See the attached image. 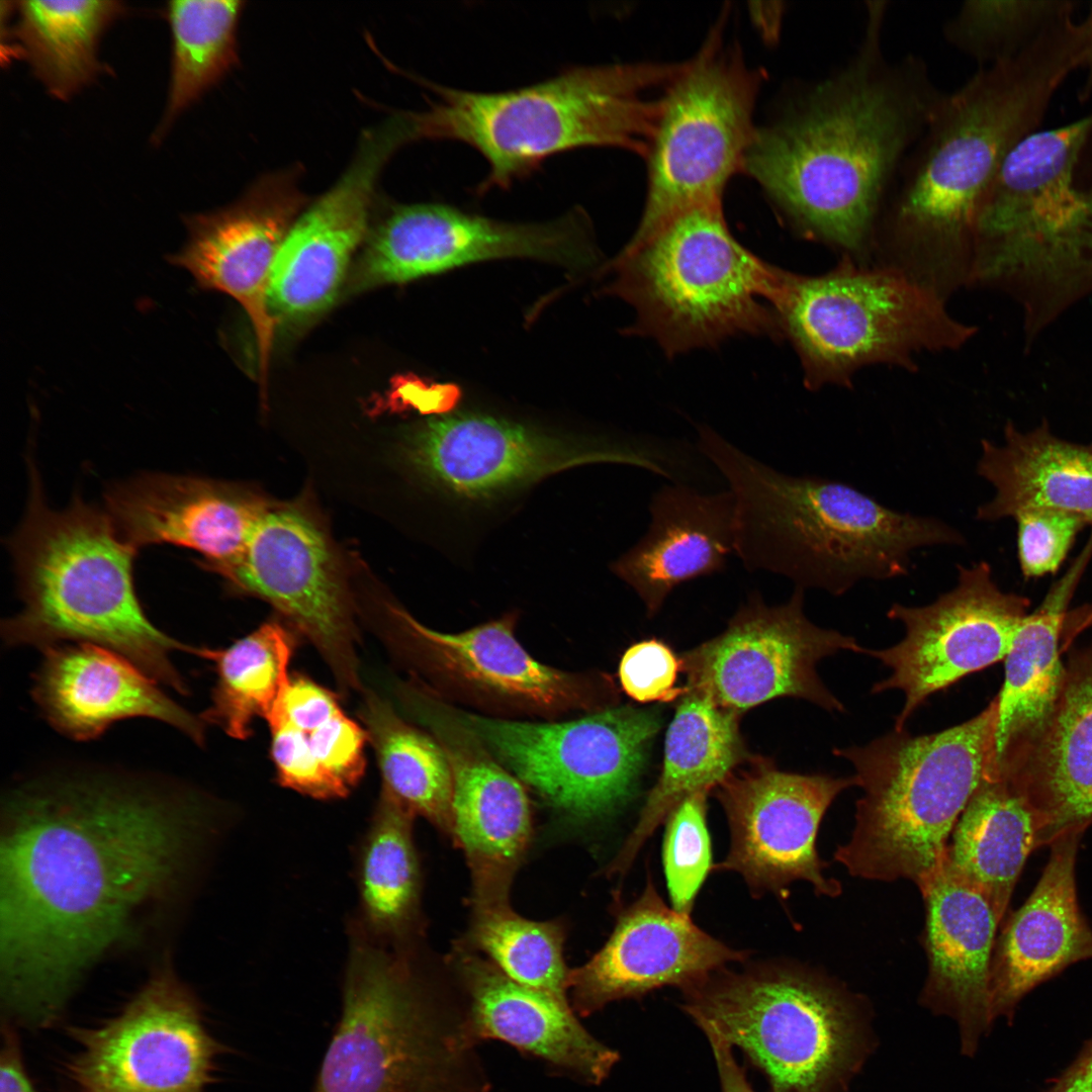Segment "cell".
<instances>
[{"mask_svg":"<svg viewBox=\"0 0 1092 1092\" xmlns=\"http://www.w3.org/2000/svg\"><path fill=\"white\" fill-rule=\"evenodd\" d=\"M194 789L133 776H44L8 791L0 825V995L55 1022L87 972L187 898L217 830Z\"/></svg>","mask_w":1092,"mask_h":1092,"instance_id":"6da1fadb","label":"cell"},{"mask_svg":"<svg viewBox=\"0 0 1092 1092\" xmlns=\"http://www.w3.org/2000/svg\"><path fill=\"white\" fill-rule=\"evenodd\" d=\"M889 4L864 2L851 55L756 129L742 168L798 235L861 263L898 169L945 94L922 57L886 55Z\"/></svg>","mask_w":1092,"mask_h":1092,"instance_id":"7a4b0ae2","label":"cell"},{"mask_svg":"<svg viewBox=\"0 0 1092 1092\" xmlns=\"http://www.w3.org/2000/svg\"><path fill=\"white\" fill-rule=\"evenodd\" d=\"M1084 63L1071 26L1044 27L1015 55L945 92L901 163L877 246L943 298L969 283L981 200L1008 153L1037 131L1054 94Z\"/></svg>","mask_w":1092,"mask_h":1092,"instance_id":"3957f363","label":"cell"},{"mask_svg":"<svg viewBox=\"0 0 1092 1092\" xmlns=\"http://www.w3.org/2000/svg\"><path fill=\"white\" fill-rule=\"evenodd\" d=\"M698 449L733 493L734 553L748 571L841 596L863 579L907 575L918 548L965 543L937 518L895 511L844 482L782 473L705 425Z\"/></svg>","mask_w":1092,"mask_h":1092,"instance_id":"277c9868","label":"cell"},{"mask_svg":"<svg viewBox=\"0 0 1092 1092\" xmlns=\"http://www.w3.org/2000/svg\"><path fill=\"white\" fill-rule=\"evenodd\" d=\"M680 64L571 66L524 87L481 92L422 80L436 96L404 112L411 142L451 140L488 165L475 187L509 189L556 155L582 148H619L646 156L665 90Z\"/></svg>","mask_w":1092,"mask_h":1092,"instance_id":"5b68a950","label":"cell"},{"mask_svg":"<svg viewBox=\"0 0 1092 1092\" xmlns=\"http://www.w3.org/2000/svg\"><path fill=\"white\" fill-rule=\"evenodd\" d=\"M29 471L25 517L8 543L23 607L2 624L6 643L101 645L186 695L171 655L192 654L194 646L169 637L147 617L133 582L136 549L120 538L106 511L79 496L64 510L51 509L32 460Z\"/></svg>","mask_w":1092,"mask_h":1092,"instance_id":"8992f818","label":"cell"},{"mask_svg":"<svg viewBox=\"0 0 1092 1092\" xmlns=\"http://www.w3.org/2000/svg\"><path fill=\"white\" fill-rule=\"evenodd\" d=\"M1092 113L1035 131L1005 157L979 205L969 283L1022 308L1025 348L1092 294V185L1075 181Z\"/></svg>","mask_w":1092,"mask_h":1092,"instance_id":"52a82bcc","label":"cell"},{"mask_svg":"<svg viewBox=\"0 0 1092 1092\" xmlns=\"http://www.w3.org/2000/svg\"><path fill=\"white\" fill-rule=\"evenodd\" d=\"M995 698L975 717L939 732H892L864 745L834 748L851 763L855 824L834 858L851 876L917 886L940 863L974 793L994 771Z\"/></svg>","mask_w":1092,"mask_h":1092,"instance_id":"ba28073f","label":"cell"},{"mask_svg":"<svg viewBox=\"0 0 1092 1092\" xmlns=\"http://www.w3.org/2000/svg\"><path fill=\"white\" fill-rule=\"evenodd\" d=\"M601 269L613 274L601 293L635 309L626 332L654 339L668 357L740 335L784 340L772 305L781 268L733 237L721 202L675 214Z\"/></svg>","mask_w":1092,"mask_h":1092,"instance_id":"9c48e42d","label":"cell"},{"mask_svg":"<svg viewBox=\"0 0 1092 1092\" xmlns=\"http://www.w3.org/2000/svg\"><path fill=\"white\" fill-rule=\"evenodd\" d=\"M772 305L808 389L848 387L871 365L913 369L919 354L956 350L976 334L951 315L945 298L904 270L848 256L819 275L781 268Z\"/></svg>","mask_w":1092,"mask_h":1092,"instance_id":"30bf717a","label":"cell"},{"mask_svg":"<svg viewBox=\"0 0 1092 1092\" xmlns=\"http://www.w3.org/2000/svg\"><path fill=\"white\" fill-rule=\"evenodd\" d=\"M681 1008L701 1029L738 1048L771 1092H840L867 1049L857 996L793 965L724 969L682 990Z\"/></svg>","mask_w":1092,"mask_h":1092,"instance_id":"8fae6325","label":"cell"},{"mask_svg":"<svg viewBox=\"0 0 1092 1092\" xmlns=\"http://www.w3.org/2000/svg\"><path fill=\"white\" fill-rule=\"evenodd\" d=\"M758 72L724 44L720 25L666 88L645 156L647 192L634 246L675 214L722 202L728 180L742 170L756 128Z\"/></svg>","mask_w":1092,"mask_h":1092,"instance_id":"7c38bea8","label":"cell"},{"mask_svg":"<svg viewBox=\"0 0 1092 1092\" xmlns=\"http://www.w3.org/2000/svg\"><path fill=\"white\" fill-rule=\"evenodd\" d=\"M342 1015L312 1092H448L467 1043L428 1009L406 963L355 940Z\"/></svg>","mask_w":1092,"mask_h":1092,"instance_id":"4fadbf2b","label":"cell"},{"mask_svg":"<svg viewBox=\"0 0 1092 1092\" xmlns=\"http://www.w3.org/2000/svg\"><path fill=\"white\" fill-rule=\"evenodd\" d=\"M450 710L519 781L580 819L604 816L633 796L662 725L658 709L628 705L542 723Z\"/></svg>","mask_w":1092,"mask_h":1092,"instance_id":"5bb4252c","label":"cell"},{"mask_svg":"<svg viewBox=\"0 0 1092 1092\" xmlns=\"http://www.w3.org/2000/svg\"><path fill=\"white\" fill-rule=\"evenodd\" d=\"M403 456L431 487L447 496L483 500L585 464L636 466L669 478L672 446L646 439L573 436L482 414L433 417L414 426Z\"/></svg>","mask_w":1092,"mask_h":1092,"instance_id":"9a60e30c","label":"cell"},{"mask_svg":"<svg viewBox=\"0 0 1092 1092\" xmlns=\"http://www.w3.org/2000/svg\"><path fill=\"white\" fill-rule=\"evenodd\" d=\"M387 644L429 690L476 706L539 716L595 712L616 706L605 673L563 671L533 658L515 636L516 614L460 633L432 630L404 609L387 605Z\"/></svg>","mask_w":1092,"mask_h":1092,"instance_id":"2e32d148","label":"cell"},{"mask_svg":"<svg viewBox=\"0 0 1092 1092\" xmlns=\"http://www.w3.org/2000/svg\"><path fill=\"white\" fill-rule=\"evenodd\" d=\"M508 258L545 261L574 272L598 269L601 261L582 208L545 222H513L446 203L395 204L370 234L349 290Z\"/></svg>","mask_w":1092,"mask_h":1092,"instance_id":"e0dca14e","label":"cell"},{"mask_svg":"<svg viewBox=\"0 0 1092 1092\" xmlns=\"http://www.w3.org/2000/svg\"><path fill=\"white\" fill-rule=\"evenodd\" d=\"M70 1035L78 1050L66 1071L85 1092H206L226 1050L169 958L118 1014L98 1027H71Z\"/></svg>","mask_w":1092,"mask_h":1092,"instance_id":"ac0fdd59","label":"cell"},{"mask_svg":"<svg viewBox=\"0 0 1092 1092\" xmlns=\"http://www.w3.org/2000/svg\"><path fill=\"white\" fill-rule=\"evenodd\" d=\"M804 592L795 586L787 603L774 607L758 593L751 595L721 634L681 654L688 691L739 715L786 697L843 712V704L819 677L817 663L840 651L862 654L866 647L810 622Z\"/></svg>","mask_w":1092,"mask_h":1092,"instance_id":"d6986e66","label":"cell"},{"mask_svg":"<svg viewBox=\"0 0 1092 1092\" xmlns=\"http://www.w3.org/2000/svg\"><path fill=\"white\" fill-rule=\"evenodd\" d=\"M1028 606L1027 598L1003 592L984 561L959 565L956 586L929 605H892L887 616L904 626L905 636L888 648H864L862 654L891 670L872 693L898 690L904 696L894 729L904 730L933 694L1004 660Z\"/></svg>","mask_w":1092,"mask_h":1092,"instance_id":"ffe728a7","label":"cell"},{"mask_svg":"<svg viewBox=\"0 0 1092 1092\" xmlns=\"http://www.w3.org/2000/svg\"><path fill=\"white\" fill-rule=\"evenodd\" d=\"M851 786L853 777L783 771L752 755L714 789L731 835L726 858L714 869L741 875L757 896L771 892L784 898L799 880L818 895H839L838 881L823 876L827 863L816 838L831 803Z\"/></svg>","mask_w":1092,"mask_h":1092,"instance_id":"44dd1931","label":"cell"},{"mask_svg":"<svg viewBox=\"0 0 1092 1092\" xmlns=\"http://www.w3.org/2000/svg\"><path fill=\"white\" fill-rule=\"evenodd\" d=\"M224 577L273 605L305 636L343 693L362 688L348 592L327 536L306 511L271 507Z\"/></svg>","mask_w":1092,"mask_h":1092,"instance_id":"7402d4cb","label":"cell"},{"mask_svg":"<svg viewBox=\"0 0 1092 1092\" xmlns=\"http://www.w3.org/2000/svg\"><path fill=\"white\" fill-rule=\"evenodd\" d=\"M403 145L393 115L366 131L338 183L296 219L270 279L268 302L277 329L298 330L336 300L367 233L378 176Z\"/></svg>","mask_w":1092,"mask_h":1092,"instance_id":"603a6c76","label":"cell"},{"mask_svg":"<svg viewBox=\"0 0 1092 1092\" xmlns=\"http://www.w3.org/2000/svg\"><path fill=\"white\" fill-rule=\"evenodd\" d=\"M291 172L261 178L238 201L188 217V239L171 262L203 289L236 299L252 325L265 389L277 325L268 291L277 256L306 204Z\"/></svg>","mask_w":1092,"mask_h":1092,"instance_id":"cb8c5ba5","label":"cell"},{"mask_svg":"<svg viewBox=\"0 0 1092 1092\" xmlns=\"http://www.w3.org/2000/svg\"><path fill=\"white\" fill-rule=\"evenodd\" d=\"M401 706L430 728L449 759L453 834L471 872L474 908L509 905L510 885L531 834L523 783L432 694L410 690Z\"/></svg>","mask_w":1092,"mask_h":1092,"instance_id":"d4e9b609","label":"cell"},{"mask_svg":"<svg viewBox=\"0 0 1092 1092\" xmlns=\"http://www.w3.org/2000/svg\"><path fill=\"white\" fill-rule=\"evenodd\" d=\"M745 957L699 928L690 914L669 908L649 879L619 915L606 944L569 972L568 990L575 1009L589 1015L661 987L684 990Z\"/></svg>","mask_w":1092,"mask_h":1092,"instance_id":"484cf974","label":"cell"},{"mask_svg":"<svg viewBox=\"0 0 1092 1092\" xmlns=\"http://www.w3.org/2000/svg\"><path fill=\"white\" fill-rule=\"evenodd\" d=\"M106 513L136 550L172 544L198 552L203 566L225 576L271 508L257 494L212 479L144 473L105 493Z\"/></svg>","mask_w":1092,"mask_h":1092,"instance_id":"4316f807","label":"cell"},{"mask_svg":"<svg viewBox=\"0 0 1092 1092\" xmlns=\"http://www.w3.org/2000/svg\"><path fill=\"white\" fill-rule=\"evenodd\" d=\"M157 682L112 649L64 643L44 649L32 696L49 723L76 740L96 738L119 720L148 717L204 744V721L164 694Z\"/></svg>","mask_w":1092,"mask_h":1092,"instance_id":"83f0119b","label":"cell"},{"mask_svg":"<svg viewBox=\"0 0 1092 1092\" xmlns=\"http://www.w3.org/2000/svg\"><path fill=\"white\" fill-rule=\"evenodd\" d=\"M925 903L928 976L922 1003L954 1018L971 1049L992 1015L991 966L998 919L988 899L942 857L918 886Z\"/></svg>","mask_w":1092,"mask_h":1092,"instance_id":"f1b7e54d","label":"cell"},{"mask_svg":"<svg viewBox=\"0 0 1092 1092\" xmlns=\"http://www.w3.org/2000/svg\"><path fill=\"white\" fill-rule=\"evenodd\" d=\"M647 532L612 564L644 604L656 615L678 585L719 573L734 552L733 493H704L681 482L664 485L649 504Z\"/></svg>","mask_w":1092,"mask_h":1092,"instance_id":"f546056e","label":"cell"},{"mask_svg":"<svg viewBox=\"0 0 1092 1092\" xmlns=\"http://www.w3.org/2000/svg\"><path fill=\"white\" fill-rule=\"evenodd\" d=\"M1071 830L1051 842L1042 875L1006 922L991 966L992 1015L1071 964L1092 959V930L1079 909L1075 863L1080 836Z\"/></svg>","mask_w":1092,"mask_h":1092,"instance_id":"4dcf8cb0","label":"cell"},{"mask_svg":"<svg viewBox=\"0 0 1092 1092\" xmlns=\"http://www.w3.org/2000/svg\"><path fill=\"white\" fill-rule=\"evenodd\" d=\"M1038 817L1041 845L1092 823V647L1067 667L1037 737L1001 774Z\"/></svg>","mask_w":1092,"mask_h":1092,"instance_id":"1f68e13d","label":"cell"},{"mask_svg":"<svg viewBox=\"0 0 1092 1092\" xmlns=\"http://www.w3.org/2000/svg\"><path fill=\"white\" fill-rule=\"evenodd\" d=\"M463 963L471 997L469 1018L460 1028L466 1043L498 1039L590 1084L609 1076L618 1053L586 1031L568 1001L521 985L480 959Z\"/></svg>","mask_w":1092,"mask_h":1092,"instance_id":"d6a6232c","label":"cell"},{"mask_svg":"<svg viewBox=\"0 0 1092 1092\" xmlns=\"http://www.w3.org/2000/svg\"><path fill=\"white\" fill-rule=\"evenodd\" d=\"M1091 559L1092 532L1042 603L1025 615L1004 658V681L995 697L996 775L1037 737L1054 711L1065 675L1060 639L1070 618V602Z\"/></svg>","mask_w":1092,"mask_h":1092,"instance_id":"836d02e7","label":"cell"},{"mask_svg":"<svg viewBox=\"0 0 1092 1092\" xmlns=\"http://www.w3.org/2000/svg\"><path fill=\"white\" fill-rule=\"evenodd\" d=\"M977 472L994 488L977 509L980 521L1049 510L1092 527V444L1060 438L1046 421L1027 431L1008 422L1002 443L983 440Z\"/></svg>","mask_w":1092,"mask_h":1092,"instance_id":"e575fe53","label":"cell"},{"mask_svg":"<svg viewBox=\"0 0 1092 1092\" xmlns=\"http://www.w3.org/2000/svg\"><path fill=\"white\" fill-rule=\"evenodd\" d=\"M740 718L687 689L667 727L659 777L611 863V873L622 874L630 868L645 841L684 798L714 790L752 756L740 733Z\"/></svg>","mask_w":1092,"mask_h":1092,"instance_id":"d590c367","label":"cell"},{"mask_svg":"<svg viewBox=\"0 0 1092 1092\" xmlns=\"http://www.w3.org/2000/svg\"><path fill=\"white\" fill-rule=\"evenodd\" d=\"M1041 845L1037 815L1006 778H987L960 816L944 859L990 902L1000 922L1030 852Z\"/></svg>","mask_w":1092,"mask_h":1092,"instance_id":"8d00e7d4","label":"cell"},{"mask_svg":"<svg viewBox=\"0 0 1092 1092\" xmlns=\"http://www.w3.org/2000/svg\"><path fill=\"white\" fill-rule=\"evenodd\" d=\"M13 30L17 53L57 99L67 100L103 70L98 42L124 11L117 1H20Z\"/></svg>","mask_w":1092,"mask_h":1092,"instance_id":"74e56055","label":"cell"},{"mask_svg":"<svg viewBox=\"0 0 1092 1092\" xmlns=\"http://www.w3.org/2000/svg\"><path fill=\"white\" fill-rule=\"evenodd\" d=\"M416 814L381 787L357 854V888L364 933L380 943L405 932L415 916L419 869L413 841Z\"/></svg>","mask_w":1092,"mask_h":1092,"instance_id":"f35d334b","label":"cell"},{"mask_svg":"<svg viewBox=\"0 0 1092 1092\" xmlns=\"http://www.w3.org/2000/svg\"><path fill=\"white\" fill-rule=\"evenodd\" d=\"M296 642L277 620L222 649L196 647L193 654L214 663L216 682L211 704L200 715L204 723L245 740L257 718L268 719L287 687L288 667Z\"/></svg>","mask_w":1092,"mask_h":1092,"instance_id":"ab89813d","label":"cell"},{"mask_svg":"<svg viewBox=\"0 0 1092 1092\" xmlns=\"http://www.w3.org/2000/svg\"><path fill=\"white\" fill-rule=\"evenodd\" d=\"M382 776V787L416 815L453 833V777L440 742L405 721L373 691L359 711Z\"/></svg>","mask_w":1092,"mask_h":1092,"instance_id":"60d3db41","label":"cell"},{"mask_svg":"<svg viewBox=\"0 0 1092 1092\" xmlns=\"http://www.w3.org/2000/svg\"><path fill=\"white\" fill-rule=\"evenodd\" d=\"M240 1L176 0L168 3L173 58L163 125L194 103L235 64Z\"/></svg>","mask_w":1092,"mask_h":1092,"instance_id":"b9f144b4","label":"cell"},{"mask_svg":"<svg viewBox=\"0 0 1092 1092\" xmlns=\"http://www.w3.org/2000/svg\"><path fill=\"white\" fill-rule=\"evenodd\" d=\"M472 939L513 981L567 1000L563 932L555 922L521 917L509 905L474 908Z\"/></svg>","mask_w":1092,"mask_h":1092,"instance_id":"7bdbcfd3","label":"cell"},{"mask_svg":"<svg viewBox=\"0 0 1092 1092\" xmlns=\"http://www.w3.org/2000/svg\"><path fill=\"white\" fill-rule=\"evenodd\" d=\"M1070 3L967 0L943 23L942 36L986 67L1015 55Z\"/></svg>","mask_w":1092,"mask_h":1092,"instance_id":"ee69618b","label":"cell"},{"mask_svg":"<svg viewBox=\"0 0 1092 1092\" xmlns=\"http://www.w3.org/2000/svg\"><path fill=\"white\" fill-rule=\"evenodd\" d=\"M698 791L684 798L665 822L662 860L672 908L690 914L695 899L713 869L707 827V796Z\"/></svg>","mask_w":1092,"mask_h":1092,"instance_id":"f6af8a7d","label":"cell"},{"mask_svg":"<svg viewBox=\"0 0 1092 1092\" xmlns=\"http://www.w3.org/2000/svg\"><path fill=\"white\" fill-rule=\"evenodd\" d=\"M1013 520L1019 567L1026 579L1056 573L1078 534L1088 526L1076 516L1049 510L1022 512Z\"/></svg>","mask_w":1092,"mask_h":1092,"instance_id":"bcb514c9","label":"cell"},{"mask_svg":"<svg viewBox=\"0 0 1092 1092\" xmlns=\"http://www.w3.org/2000/svg\"><path fill=\"white\" fill-rule=\"evenodd\" d=\"M680 656L665 642L651 638L629 646L619 661L618 678L623 692L640 704L669 703L681 698L687 688L676 687Z\"/></svg>","mask_w":1092,"mask_h":1092,"instance_id":"7dc6e473","label":"cell"},{"mask_svg":"<svg viewBox=\"0 0 1092 1092\" xmlns=\"http://www.w3.org/2000/svg\"><path fill=\"white\" fill-rule=\"evenodd\" d=\"M269 727L271 756L280 785L315 799L348 795L318 762L305 731L284 721L273 722Z\"/></svg>","mask_w":1092,"mask_h":1092,"instance_id":"c3c4849f","label":"cell"},{"mask_svg":"<svg viewBox=\"0 0 1092 1092\" xmlns=\"http://www.w3.org/2000/svg\"><path fill=\"white\" fill-rule=\"evenodd\" d=\"M305 732L318 762L349 794L365 771V745L369 740L366 729L342 712Z\"/></svg>","mask_w":1092,"mask_h":1092,"instance_id":"681fc988","label":"cell"},{"mask_svg":"<svg viewBox=\"0 0 1092 1092\" xmlns=\"http://www.w3.org/2000/svg\"><path fill=\"white\" fill-rule=\"evenodd\" d=\"M338 697L330 690L301 674L290 676L268 724L284 721L311 731L342 713Z\"/></svg>","mask_w":1092,"mask_h":1092,"instance_id":"f907efd6","label":"cell"},{"mask_svg":"<svg viewBox=\"0 0 1092 1092\" xmlns=\"http://www.w3.org/2000/svg\"><path fill=\"white\" fill-rule=\"evenodd\" d=\"M0 1092H34L26 1073L19 1039L9 1020L2 1023Z\"/></svg>","mask_w":1092,"mask_h":1092,"instance_id":"816d5d0a","label":"cell"},{"mask_svg":"<svg viewBox=\"0 0 1092 1092\" xmlns=\"http://www.w3.org/2000/svg\"><path fill=\"white\" fill-rule=\"evenodd\" d=\"M715 1058L721 1092H756L748 1082L744 1070L738 1065L730 1046L718 1034L703 1029Z\"/></svg>","mask_w":1092,"mask_h":1092,"instance_id":"f5cc1de1","label":"cell"},{"mask_svg":"<svg viewBox=\"0 0 1092 1092\" xmlns=\"http://www.w3.org/2000/svg\"><path fill=\"white\" fill-rule=\"evenodd\" d=\"M785 13L783 2L753 3L750 14L757 29L768 42L778 39Z\"/></svg>","mask_w":1092,"mask_h":1092,"instance_id":"db71d44e","label":"cell"},{"mask_svg":"<svg viewBox=\"0 0 1092 1092\" xmlns=\"http://www.w3.org/2000/svg\"><path fill=\"white\" fill-rule=\"evenodd\" d=\"M1057 1092H1092V1049L1080 1061Z\"/></svg>","mask_w":1092,"mask_h":1092,"instance_id":"11a10c76","label":"cell"},{"mask_svg":"<svg viewBox=\"0 0 1092 1092\" xmlns=\"http://www.w3.org/2000/svg\"><path fill=\"white\" fill-rule=\"evenodd\" d=\"M1087 34V50L1084 67L1087 70L1086 82L1082 89L1081 97L1084 99L1092 92V3L1085 20L1083 21Z\"/></svg>","mask_w":1092,"mask_h":1092,"instance_id":"9f6ffc18","label":"cell"},{"mask_svg":"<svg viewBox=\"0 0 1092 1092\" xmlns=\"http://www.w3.org/2000/svg\"><path fill=\"white\" fill-rule=\"evenodd\" d=\"M79 1092H85V1091H81V1090H79Z\"/></svg>","mask_w":1092,"mask_h":1092,"instance_id":"6f0895ef","label":"cell"}]
</instances>
